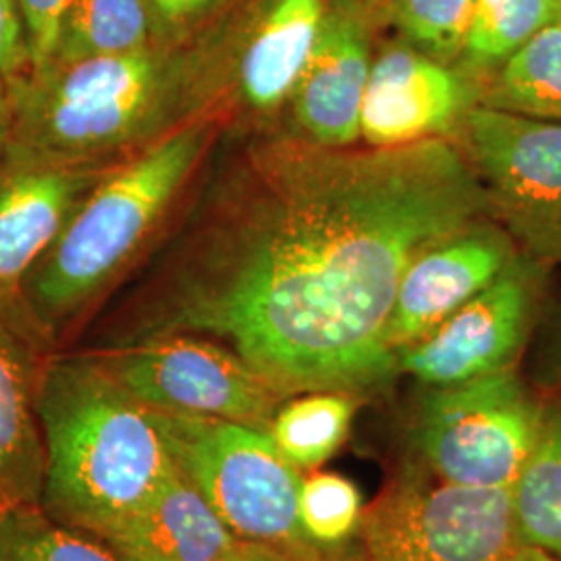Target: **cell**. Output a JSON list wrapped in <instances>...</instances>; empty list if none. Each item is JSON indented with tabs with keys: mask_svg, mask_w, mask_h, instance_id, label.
<instances>
[{
	"mask_svg": "<svg viewBox=\"0 0 561 561\" xmlns=\"http://www.w3.org/2000/svg\"><path fill=\"white\" fill-rule=\"evenodd\" d=\"M493 201L460 146L262 141L185 264L171 331L229 341L283 398L360 396L400 373L387 324L424 250Z\"/></svg>",
	"mask_w": 561,
	"mask_h": 561,
	"instance_id": "obj_1",
	"label": "cell"
},
{
	"mask_svg": "<svg viewBox=\"0 0 561 561\" xmlns=\"http://www.w3.org/2000/svg\"><path fill=\"white\" fill-rule=\"evenodd\" d=\"M36 412L44 443L41 507L102 539L175 472L154 410L134 400L99 358L50 362Z\"/></svg>",
	"mask_w": 561,
	"mask_h": 561,
	"instance_id": "obj_2",
	"label": "cell"
},
{
	"mask_svg": "<svg viewBox=\"0 0 561 561\" xmlns=\"http://www.w3.org/2000/svg\"><path fill=\"white\" fill-rule=\"evenodd\" d=\"M198 59L185 46L46 65L11 80L15 150L67 162H111L167 134ZM171 131V129H169Z\"/></svg>",
	"mask_w": 561,
	"mask_h": 561,
	"instance_id": "obj_3",
	"label": "cell"
},
{
	"mask_svg": "<svg viewBox=\"0 0 561 561\" xmlns=\"http://www.w3.org/2000/svg\"><path fill=\"white\" fill-rule=\"evenodd\" d=\"M210 136V123H187L106 171L25 283L34 327L73 317L119 275L198 167Z\"/></svg>",
	"mask_w": 561,
	"mask_h": 561,
	"instance_id": "obj_4",
	"label": "cell"
},
{
	"mask_svg": "<svg viewBox=\"0 0 561 561\" xmlns=\"http://www.w3.org/2000/svg\"><path fill=\"white\" fill-rule=\"evenodd\" d=\"M370 561H556L522 533L512 489L447 482L408 466L364 512Z\"/></svg>",
	"mask_w": 561,
	"mask_h": 561,
	"instance_id": "obj_5",
	"label": "cell"
},
{
	"mask_svg": "<svg viewBox=\"0 0 561 561\" xmlns=\"http://www.w3.org/2000/svg\"><path fill=\"white\" fill-rule=\"evenodd\" d=\"M175 466L243 542L285 553L314 545L298 520L301 474L268 431L154 412Z\"/></svg>",
	"mask_w": 561,
	"mask_h": 561,
	"instance_id": "obj_6",
	"label": "cell"
},
{
	"mask_svg": "<svg viewBox=\"0 0 561 561\" xmlns=\"http://www.w3.org/2000/svg\"><path fill=\"white\" fill-rule=\"evenodd\" d=\"M545 398L516 368L428 387L412 421L419 463L443 481L512 489L541 437Z\"/></svg>",
	"mask_w": 561,
	"mask_h": 561,
	"instance_id": "obj_7",
	"label": "cell"
},
{
	"mask_svg": "<svg viewBox=\"0 0 561 561\" xmlns=\"http://www.w3.org/2000/svg\"><path fill=\"white\" fill-rule=\"evenodd\" d=\"M96 358L134 400L162 414L268 431L285 400L236 350L213 341L162 335Z\"/></svg>",
	"mask_w": 561,
	"mask_h": 561,
	"instance_id": "obj_8",
	"label": "cell"
},
{
	"mask_svg": "<svg viewBox=\"0 0 561 561\" xmlns=\"http://www.w3.org/2000/svg\"><path fill=\"white\" fill-rule=\"evenodd\" d=\"M537 298V271L514 262L435 331L400 350V373L426 387H449L516 368L535 324Z\"/></svg>",
	"mask_w": 561,
	"mask_h": 561,
	"instance_id": "obj_9",
	"label": "cell"
},
{
	"mask_svg": "<svg viewBox=\"0 0 561 561\" xmlns=\"http://www.w3.org/2000/svg\"><path fill=\"white\" fill-rule=\"evenodd\" d=\"M113 164L53 161L15 148L0 162V310L25 331V283Z\"/></svg>",
	"mask_w": 561,
	"mask_h": 561,
	"instance_id": "obj_10",
	"label": "cell"
},
{
	"mask_svg": "<svg viewBox=\"0 0 561 561\" xmlns=\"http://www.w3.org/2000/svg\"><path fill=\"white\" fill-rule=\"evenodd\" d=\"M461 152L493 206L530 231L561 229V121L477 104L460 127Z\"/></svg>",
	"mask_w": 561,
	"mask_h": 561,
	"instance_id": "obj_11",
	"label": "cell"
},
{
	"mask_svg": "<svg viewBox=\"0 0 561 561\" xmlns=\"http://www.w3.org/2000/svg\"><path fill=\"white\" fill-rule=\"evenodd\" d=\"M481 99V83L456 65H443L401 41L373 60L362 102L360 140L401 148L447 140Z\"/></svg>",
	"mask_w": 561,
	"mask_h": 561,
	"instance_id": "obj_12",
	"label": "cell"
},
{
	"mask_svg": "<svg viewBox=\"0 0 561 561\" xmlns=\"http://www.w3.org/2000/svg\"><path fill=\"white\" fill-rule=\"evenodd\" d=\"M375 23L360 0H327L319 41L287 101L301 138L329 148L360 140Z\"/></svg>",
	"mask_w": 561,
	"mask_h": 561,
	"instance_id": "obj_13",
	"label": "cell"
},
{
	"mask_svg": "<svg viewBox=\"0 0 561 561\" xmlns=\"http://www.w3.org/2000/svg\"><path fill=\"white\" fill-rule=\"evenodd\" d=\"M518 261L510 236L493 222H474L424 250L401 277L387 324L396 352L421 341Z\"/></svg>",
	"mask_w": 561,
	"mask_h": 561,
	"instance_id": "obj_14",
	"label": "cell"
},
{
	"mask_svg": "<svg viewBox=\"0 0 561 561\" xmlns=\"http://www.w3.org/2000/svg\"><path fill=\"white\" fill-rule=\"evenodd\" d=\"M229 42L241 101L261 113L289 101L321 34L327 0H250Z\"/></svg>",
	"mask_w": 561,
	"mask_h": 561,
	"instance_id": "obj_15",
	"label": "cell"
},
{
	"mask_svg": "<svg viewBox=\"0 0 561 561\" xmlns=\"http://www.w3.org/2000/svg\"><path fill=\"white\" fill-rule=\"evenodd\" d=\"M102 541L119 561H222L243 545L180 468Z\"/></svg>",
	"mask_w": 561,
	"mask_h": 561,
	"instance_id": "obj_16",
	"label": "cell"
},
{
	"mask_svg": "<svg viewBox=\"0 0 561 561\" xmlns=\"http://www.w3.org/2000/svg\"><path fill=\"white\" fill-rule=\"evenodd\" d=\"M38 381L25 329L0 310V507L41 505L44 443L36 412Z\"/></svg>",
	"mask_w": 561,
	"mask_h": 561,
	"instance_id": "obj_17",
	"label": "cell"
},
{
	"mask_svg": "<svg viewBox=\"0 0 561 561\" xmlns=\"http://www.w3.org/2000/svg\"><path fill=\"white\" fill-rule=\"evenodd\" d=\"M512 502L524 537L561 561V393L545 396L541 437L512 486Z\"/></svg>",
	"mask_w": 561,
	"mask_h": 561,
	"instance_id": "obj_18",
	"label": "cell"
},
{
	"mask_svg": "<svg viewBox=\"0 0 561 561\" xmlns=\"http://www.w3.org/2000/svg\"><path fill=\"white\" fill-rule=\"evenodd\" d=\"M479 104L561 121V23H551L481 85Z\"/></svg>",
	"mask_w": 561,
	"mask_h": 561,
	"instance_id": "obj_19",
	"label": "cell"
},
{
	"mask_svg": "<svg viewBox=\"0 0 561 561\" xmlns=\"http://www.w3.org/2000/svg\"><path fill=\"white\" fill-rule=\"evenodd\" d=\"M150 44L146 0H71L48 65L134 53Z\"/></svg>",
	"mask_w": 561,
	"mask_h": 561,
	"instance_id": "obj_20",
	"label": "cell"
},
{
	"mask_svg": "<svg viewBox=\"0 0 561 561\" xmlns=\"http://www.w3.org/2000/svg\"><path fill=\"white\" fill-rule=\"evenodd\" d=\"M356 396L314 391L280 403L268 435L283 458L300 472H312L329 460L350 435Z\"/></svg>",
	"mask_w": 561,
	"mask_h": 561,
	"instance_id": "obj_21",
	"label": "cell"
},
{
	"mask_svg": "<svg viewBox=\"0 0 561 561\" xmlns=\"http://www.w3.org/2000/svg\"><path fill=\"white\" fill-rule=\"evenodd\" d=\"M560 0H477L460 69L472 80L493 76L526 42L558 21Z\"/></svg>",
	"mask_w": 561,
	"mask_h": 561,
	"instance_id": "obj_22",
	"label": "cell"
},
{
	"mask_svg": "<svg viewBox=\"0 0 561 561\" xmlns=\"http://www.w3.org/2000/svg\"><path fill=\"white\" fill-rule=\"evenodd\" d=\"M0 561H119L106 542L53 520L41 505L0 507Z\"/></svg>",
	"mask_w": 561,
	"mask_h": 561,
	"instance_id": "obj_23",
	"label": "cell"
},
{
	"mask_svg": "<svg viewBox=\"0 0 561 561\" xmlns=\"http://www.w3.org/2000/svg\"><path fill=\"white\" fill-rule=\"evenodd\" d=\"M477 0H391L379 21L391 23L401 41L422 55L458 65L474 15Z\"/></svg>",
	"mask_w": 561,
	"mask_h": 561,
	"instance_id": "obj_24",
	"label": "cell"
},
{
	"mask_svg": "<svg viewBox=\"0 0 561 561\" xmlns=\"http://www.w3.org/2000/svg\"><path fill=\"white\" fill-rule=\"evenodd\" d=\"M362 495L350 479L333 472H312L301 479L298 520L308 541L337 547L360 530Z\"/></svg>",
	"mask_w": 561,
	"mask_h": 561,
	"instance_id": "obj_25",
	"label": "cell"
},
{
	"mask_svg": "<svg viewBox=\"0 0 561 561\" xmlns=\"http://www.w3.org/2000/svg\"><path fill=\"white\" fill-rule=\"evenodd\" d=\"M238 0H146L152 41L161 46H185L225 7Z\"/></svg>",
	"mask_w": 561,
	"mask_h": 561,
	"instance_id": "obj_26",
	"label": "cell"
},
{
	"mask_svg": "<svg viewBox=\"0 0 561 561\" xmlns=\"http://www.w3.org/2000/svg\"><path fill=\"white\" fill-rule=\"evenodd\" d=\"M71 0H20L21 13L32 48V71L46 67L59 36L60 21Z\"/></svg>",
	"mask_w": 561,
	"mask_h": 561,
	"instance_id": "obj_27",
	"label": "cell"
},
{
	"mask_svg": "<svg viewBox=\"0 0 561 561\" xmlns=\"http://www.w3.org/2000/svg\"><path fill=\"white\" fill-rule=\"evenodd\" d=\"M32 67V48L20 0H0V76L20 80Z\"/></svg>",
	"mask_w": 561,
	"mask_h": 561,
	"instance_id": "obj_28",
	"label": "cell"
},
{
	"mask_svg": "<svg viewBox=\"0 0 561 561\" xmlns=\"http://www.w3.org/2000/svg\"><path fill=\"white\" fill-rule=\"evenodd\" d=\"M539 377L551 393H561V312L545 331L539 352Z\"/></svg>",
	"mask_w": 561,
	"mask_h": 561,
	"instance_id": "obj_29",
	"label": "cell"
},
{
	"mask_svg": "<svg viewBox=\"0 0 561 561\" xmlns=\"http://www.w3.org/2000/svg\"><path fill=\"white\" fill-rule=\"evenodd\" d=\"M15 140V99L11 80L0 76V162L11 152Z\"/></svg>",
	"mask_w": 561,
	"mask_h": 561,
	"instance_id": "obj_30",
	"label": "cell"
},
{
	"mask_svg": "<svg viewBox=\"0 0 561 561\" xmlns=\"http://www.w3.org/2000/svg\"><path fill=\"white\" fill-rule=\"evenodd\" d=\"M294 558L296 561H370L362 547H350V542H343L337 547L308 545L298 549Z\"/></svg>",
	"mask_w": 561,
	"mask_h": 561,
	"instance_id": "obj_31",
	"label": "cell"
},
{
	"mask_svg": "<svg viewBox=\"0 0 561 561\" xmlns=\"http://www.w3.org/2000/svg\"><path fill=\"white\" fill-rule=\"evenodd\" d=\"M296 551L285 553L279 549H271L264 545H252V542H243L240 549L222 561H296L294 558Z\"/></svg>",
	"mask_w": 561,
	"mask_h": 561,
	"instance_id": "obj_32",
	"label": "cell"
},
{
	"mask_svg": "<svg viewBox=\"0 0 561 561\" xmlns=\"http://www.w3.org/2000/svg\"><path fill=\"white\" fill-rule=\"evenodd\" d=\"M362 4L373 13V18L379 21V15L382 13V9L391 2V0H360Z\"/></svg>",
	"mask_w": 561,
	"mask_h": 561,
	"instance_id": "obj_33",
	"label": "cell"
},
{
	"mask_svg": "<svg viewBox=\"0 0 561 561\" xmlns=\"http://www.w3.org/2000/svg\"><path fill=\"white\" fill-rule=\"evenodd\" d=\"M558 23H561V0H560V7H558Z\"/></svg>",
	"mask_w": 561,
	"mask_h": 561,
	"instance_id": "obj_34",
	"label": "cell"
},
{
	"mask_svg": "<svg viewBox=\"0 0 561 561\" xmlns=\"http://www.w3.org/2000/svg\"><path fill=\"white\" fill-rule=\"evenodd\" d=\"M238 2H240V0H238Z\"/></svg>",
	"mask_w": 561,
	"mask_h": 561,
	"instance_id": "obj_35",
	"label": "cell"
}]
</instances>
